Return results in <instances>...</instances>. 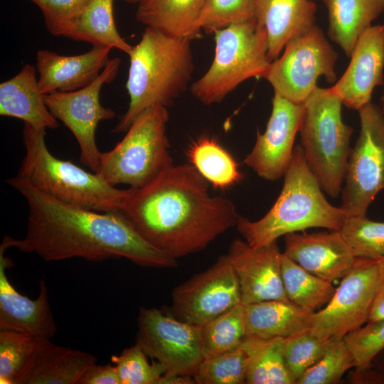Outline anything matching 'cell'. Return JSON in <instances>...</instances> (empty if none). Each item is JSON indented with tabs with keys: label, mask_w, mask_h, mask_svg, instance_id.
<instances>
[{
	"label": "cell",
	"mask_w": 384,
	"mask_h": 384,
	"mask_svg": "<svg viewBox=\"0 0 384 384\" xmlns=\"http://www.w3.org/2000/svg\"><path fill=\"white\" fill-rule=\"evenodd\" d=\"M205 0H141L136 11L137 20L171 36L197 38L196 26Z\"/></svg>",
	"instance_id": "obj_27"
},
{
	"label": "cell",
	"mask_w": 384,
	"mask_h": 384,
	"mask_svg": "<svg viewBox=\"0 0 384 384\" xmlns=\"http://www.w3.org/2000/svg\"><path fill=\"white\" fill-rule=\"evenodd\" d=\"M282 254L277 241L259 247L240 239L231 242L227 256L237 275L244 305L289 301L282 278Z\"/></svg>",
	"instance_id": "obj_16"
},
{
	"label": "cell",
	"mask_w": 384,
	"mask_h": 384,
	"mask_svg": "<svg viewBox=\"0 0 384 384\" xmlns=\"http://www.w3.org/2000/svg\"><path fill=\"white\" fill-rule=\"evenodd\" d=\"M246 355L247 384H294L286 367L284 338L245 336L240 345Z\"/></svg>",
	"instance_id": "obj_28"
},
{
	"label": "cell",
	"mask_w": 384,
	"mask_h": 384,
	"mask_svg": "<svg viewBox=\"0 0 384 384\" xmlns=\"http://www.w3.org/2000/svg\"><path fill=\"white\" fill-rule=\"evenodd\" d=\"M289 301L269 300L245 305L246 336L288 338L309 330L311 314Z\"/></svg>",
	"instance_id": "obj_25"
},
{
	"label": "cell",
	"mask_w": 384,
	"mask_h": 384,
	"mask_svg": "<svg viewBox=\"0 0 384 384\" xmlns=\"http://www.w3.org/2000/svg\"><path fill=\"white\" fill-rule=\"evenodd\" d=\"M46 129L24 123L25 156L15 176L39 192L64 203L110 212L125 192L96 173L53 156L46 143Z\"/></svg>",
	"instance_id": "obj_5"
},
{
	"label": "cell",
	"mask_w": 384,
	"mask_h": 384,
	"mask_svg": "<svg viewBox=\"0 0 384 384\" xmlns=\"http://www.w3.org/2000/svg\"><path fill=\"white\" fill-rule=\"evenodd\" d=\"M186 155L191 164L215 188L225 189L242 178L233 156L213 138L204 137L193 142Z\"/></svg>",
	"instance_id": "obj_29"
},
{
	"label": "cell",
	"mask_w": 384,
	"mask_h": 384,
	"mask_svg": "<svg viewBox=\"0 0 384 384\" xmlns=\"http://www.w3.org/2000/svg\"><path fill=\"white\" fill-rule=\"evenodd\" d=\"M78 384H121V381L114 365L95 363L87 368Z\"/></svg>",
	"instance_id": "obj_41"
},
{
	"label": "cell",
	"mask_w": 384,
	"mask_h": 384,
	"mask_svg": "<svg viewBox=\"0 0 384 384\" xmlns=\"http://www.w3.org/2000/svg\"><path fill=\"white\" fill-rule=\"evenodd\" d=\"M316 10L312 0H255V19L265 31L271 61L289 41L315 26Z\"/></svg>",
	"instance_id": "obj_21"
},
{
	"label": "cell",
	"mask_w": 384,
	"mask_h": 384,
	"mask_svg": "<svg viewBox=\"0 0 384 384\" xmlns=\"http://www.w3.org/2000/svg\"><path fill=\"white\" fill-rule=\"evenodd\" d=\"M9 247L8 236H5L0 245V329L50 340L57 332V326L45 280H40L37 299H31L20 294L11 284L6 272L12 265V261L4 254Z\"/></svg>",
	"instance_id": "obj_18"
},
{
	"label": "cell",
	"mask_w": 384,
	"mask_h": 384,
	"mask_svg": "<svg viewBox=\"0 0 384 384\" xmlns=\"http://www.w3.org/2000/svg\"><path fill=\"white\" fill-rule=\"evenodd\" d=\"M377 260L378 264V287L368 322L384 319V257Z\"/></svg>",
	"instance_id": "obj_42"
},
{
	"label": "cell",
	"mask_w": 384,
	"mask_h": 384,
	"mask_svg": "<svg viewBox=\"0 0 384 384\" xmlns=\"http://www.w3.org/2000/svg\"><path fill=\"white\" fill-rule=\"evenodd\" d=\"M203 358L240 346L246 336L245 305L240 304L201 326Z\"/></svg>",
	"instance_id": "obj_31"
},
{
	"label": "cell",
	"mask_w": 384,
	"mask_h": 384,
	"mask_svg": "<svg viewBox=\"0 0 384 384\" xmlns=\"http://www.w3.org/2000/svg\"><path fill=\"white\" fill-rule=\"evenodd\" d=\"M328 35L350 57L360 36L384 11V0H324Z\"/></svg>",
	"instance_id": "obj_26"
},
{
	"label": "cell",
	"mask_w": 384,
	"mask_h": 384,
	"mask_svg": "<svg viewBox=\"0 0 384 384\" xmlns=\"http://www.w3.org/2000/svg\"><path fill=\"white\" fill-rule=\"evenodd\" d=\"M96 361L90 353L38 338L18 384H78L85 371Z\"/></svg>",
	"instance_id": "obj_22"
},
{
	"label": "cell",
	"mask_w": 384,
	"mask_h": 384,
	"mask_svg": "<svg viewBox=\"0 0 384 384\" xmlns=\"http://www.w3.org/2000/svg\"><path fill=\"white\" fill-rule=\"evenodd\" d=\"M343 339L353 355L355 368L359 370L369 368L384 349V319L368 322Z\"/></svg>",
	"instance_id": "obj_39"
},
{
	"label": "cell",
	"mask_w": 384,
	"mask_h": 384,
	"mask_svg": "<svg viewBox=\"0 0 384 384\" xmlns=\"http://www.w3.org/2000/svg\"><path fill=\"white\" fill-rule=\"evenodd\" d=\"M36 73V67L26 64L16 75L0 84V114L37 128L55 129L58 119L46 105Z\"/></svg>",
	"instance_id": "obj_23"
},
{
	"label": "cell",
	"mask_w": 384,
	"mask_h": 384,
	"mask_svg": "<svg viewBox=\"0 0 384 384\" xmlns=\"http://www.w3.org/2000/svg\"><path fill=\"white\" fill-rule=\"evenodd\" d=\"M198 384H242L246 378V355L240 346L204 358L193 376Z\"/></svg>",
	"instance_id": "obj_33"
},
{
	"label": "cell",
	"mask_w": 384,
	"mask_h": 384,
	"mask_svg": "<svg viewBox=\"0 0 384 384\" xmlns=\"http://www.w3.org/2000/svg\"><path fill=\"white\" fill-rule=\"evenodd\" d=\"M255 0H205L196 26L210 33L255 19Z\"/></svg>",
	"instance_id": "obj_36"
},
{
	"label": "cell",
	"mask_w": 384,
	"mask_h": 384,
	"mask_svg": "<svg viewBox=\"0 0 384 384\" xmlns=\"http://www.w3.org/2000/svg\"><path fill=\"white\" fill-rule=\"evenodd\" d=\"M284 253L311 274L334 282L342 279L357 257L340 230L284 235Z\"/></svg>",
	"instance_id": "obj_19"
},
{
	"label": "cell",
	"mask_w": 384,
	"mask_h": 384,
	"mask_svg": "<svg viewBox=\"0 0 384 384\" xmlns=\"http://www.w3.org/2000/svg\"><path fill=\"white\" fill-rule=\"evenodd\" d=\"M281 273L288 299L311 312L324 307L336 291L333 282L308 272L284 252L281 258Z\"/></svg>",
	"instance_id": "obj_30"
},
{
	"label": "cell",
	"mask_w": 384,
	"mask_h": 384,
	"mask_svg": "<svg viewBox=\"0 0 384 384\" xmlns=\"http://www.w3.org/2000/svg\"><path fill=\"white\" fill-rule=\"evenodd\" d=\"M361 129L351 149L341 190V208L347 218L365 216L384 188V114L370 102L358 110Z\"/></svg>",
	"instance_id": "obj_10"
},
{
	"label": "cell",
	"mask_w": 384,
	"mask_h": 384,
	"mask_svg": "<svg viewBox=\"0 0 384 384\" xmlns=\"http://www.w3.org/2000/svg\"><path fill=\"white\" fill-rule=\"evenodd\" d=\"M355 367L353 355L343 339H331L323 356L296 384H334Z\"/></svg>",
	"instance_id": "obj_35"
},
{
	"label": "cell",
	"mask_w": 384,
	"mask_h": 384,
	"mask_svg": "<svg viewBox=\"0 0 384 384\" xmlns=\"http://www.w3.org/2000/svg\"><path fill=\"white\" fill-rule=\"evenodd\" d=\"M124 1H126L127 3L128 4H138L139 2L141 1V0H124Z\"/></svg>",
	"instance_id": "obj_44"
},
{
	"label": "cell",
	"mask_w": 384,
	"mask_h": 384,
	"mask_svg": "<svg viewBox=\"0 0 384 384\" xmlns=\"http://www.w3.org/2000/svg\"><path fill=\"white\" fill-rule=\"evenodd\" d=\"M171 298L169 313L199 326L242 304L239 282L227 255L175 287Z\"/></svg>",
	"instance_id": "obj_14"
},
{
	"label": "cell",
	"mask_w": 384,
	"mask_h": 384,
	"mask_svg": "<svg viewBox=\"0 0 384 384\" xmlns=\"http://www.w3.org/2000/svg\"><path fill=\"white\" fill-rule=\"evenodd\" d=\"M41 11L46 27L51 33L58 26L71 20L85 7L89 0H29Z\"/></svg>",
	"instance_id": "obj_40"
},
{
	"label": "cell",
	"mask_w": 384,
	"mask_h": 384,
	"mask_svg": "<svg viewBox=\"0 0 384 384\" xmlns=\"http://www.w3.org/2000/svg\"><path fill=\"white\" fill-rule=\"evenodd\" d=\"M191 164L174 165L139 188L125 189L110 211L154 247L177 258L204 250L236 227L233 203L213 196Z\"/></svg>",
	"instance_id": "obj_1"
},
{
	"label": "cell",
	"mask_w": 384,
	"mask_h": 384,
	"mask_svg": "<svg viewBox=\"0 0 384 384\" xmlns=\"http://www.w3.org/2000/svg\"><path fill=\"white\" fill-rule=\"evenodd\" d=\"M381 109H382L383 114H384V102H383V105L381 107Z\"/></svg>",
	"instance_id": "obj_46"
},
{
	"label": "cell",
	"mask_w": 384,
	"mask_h": 384,
	"mask_svg": "<svg viewBox=\"0 0 384 384\" xmlns=\"http://www.w3.org/2000/svg\"><path fill=\"white\" fill-rule=\"evenodd\" d=\"M331 339H322L309 330L284 338V358L294 383L324 354Z\"/></svg>",
	"instance_id": "obj_37"
},
{
	"label": "cell",
	"mask_w": 384,
	"mask_h": 384,
	"mask_svg": "<svg viewBox=\"0 0 384 384\" xmlns=\"http://www.w3.org/2000/svg\"><path fill=\"white\" fill-rule=\"evenodd\" d=\"M111 50L109 47L92 46L89 51L74 55L38 50L36 68L41 92H71L88 85L109 62Z\"/></svg>",
	"instance_id": "obj_20"
},
{
	"label": "cell",
	"mask_w": 384,
	"mask_h": 384,
	"mask_svg": "<svg viewBox=\"0 0 384 384\" xmlns=\"http://www.w3.org/2000/svg\"><path fill=\"white\" fill-rule=\"evenodd\" d=\"M7 183L24 197L28 208L26 235L20 240L9 236L11 247L35 253L48 262L124 257L143 267L177 266L176 259L152 246L114 213L64 203L16 177Z\"/></svg>",
	"instance_id": "obj_2"
},
{
	"label": "cell",
	"mask_w": 384,
	"mask_h": 384,
	"mask_svg": "<svg viewBox=\"0 0 384 384\" xmlns=\"http://www.w3.org/2000/svg\"><path fill=\"white\" fill-rule=\"evenodd\" d=\"M38 338L0 329V383L18 384L36 349Z\"/></svg>",
	"instance_id": "obj_32"
},
{
	"label": "cell",
	"mask_w": 384,
	"mask_h": 384,
	"mask_svg": "<svg viewBox=\"0 0 384 384\" xmlns=\"http://www.w3.org/2000/svg\"><path fill=\"white\" fill-rule=\"evenodd\" d=\"M340 231L356 257L379 260L384 257V222L366 216L348 217Z\"/></svg>",
	"instance_id": "obj_34"
},
{
	"label": "cell",
	"mask_w": 384,
	"mask_h": 384,
	"mask_svg": "<svg viewBox=\"0 0 384 384\" xmlns=\"http://www.w3.org/2000/svg\"><path fill=\"white\" fill-rule=\"evenodd\" d=\"M342 76L332 86L342 104L358 110L384 86V24L372 25L358 38Z\"/></svg>",
	"instance_id": "obj_17"
},
{
	"label": "cell",
	"mask_w": 384,
	"mask_h": 384,
	"mask_svg": "<svg viewBox=\"0 0 384 384\" xmlns=\"http://www.w3.org/2000/svg\"><path fill=\"white\" fill-rule=\"evenodd\" d=\"M147 357L137 343L112 356L121 384H160L166 370L157 361L150 364Z\"/></svg>",
	"instance_id": "obj_38"
},
{
	"label": "cell",
	"mask_w": 384,
	"mask_h": 384,
	"mask_svg": "<svg viewBox=\"0 0 384 384\" xmlns=\"http://www.w3.org/2000/svg\"><path fill=\"white\" fill-rule=\"evenodd\" d=\"M191 41L146 27L129 55L128 109L112 132H127L142 111L156 104L168 107L186 89L194 68Z\"/></svg>",
	"instance_id": "obj_3"
},
{
	"label": "cell",
	"mask_w": 384,
	"mask_h": 384,
	"mask_svg": "<svg viewBox=\"0 0 384 384\" xmlns=\"http://www.w3.org/2000/svg\"><path fill=\"white\" fill-rule=\"evenodd\" d=\"M338 53L322 30L316 25L287 42L280 57L272 60L263 78L277 95L289 101L304 104L324 77L329 83L337 81Z\"/></svg>",
	"instance_id": "obj_9"
},
{
	"label": "cell",
	"mask_w": 384,
	"mask_h": 384,
	"mask_svg": "<svg viewBox=\"0 0 384 384\" xmlns=\"http://www.w3.org/2000/svg\"><path fill=\"white\" fill-rule=\"evenodd\" d=\"M167 107L154 105L132 122L127 134L110 151L102 152L96 172L111 186L139 188L173 164L166 133Z\"/></svg>",
	"instance_id": "obj_7"
},
{
	"label": "cell",
	"mask_w": 384,
	"mask_h": 384,
	"mask_svg": "<svg viewBox=\"0 0 384 384\" xmlns=\"http://www.w3.org/2000/svg\"><path fill=\"white\" fill-rule=\"evenodd\" d=\"M114 0H89L82 11L51 33L95 47L118 49L127 55L133 46L119 33L114 18Z\"/></svg>",
	"instance_id": "obj_24"
},
{
	"label": "cell",
	"mask_w": 384,
	"mask_h": 384,
	"mask_svg": "<svg viewBox=\"0 0 384 384\" xmlns=\"http://www.w3.org/2000/svg\"><path fill=\"white\" fill-rule=\"evenodd\" d=\"M201 330L161 309L141 307L136 343L166 374L193 377L203 359Z\"/></svg>",
	"instance_id": "obj_13"
},
{
	"label": "cell",
	"mask_w": 384,
	"mask_h": 384,
	"mask_svg": "<svg viewBox=\"0 0 384 384\" xmlns=\"http://www.w3.org/2000/svg\"><path fill=\"white\" fill-rule=\"evenodd\" d=\"M373 363L376 365L380 373L384 377V349L374 358Z\"/></svg>",
	"instance_id": "obj_43"
},
{
	"label": "cell",
	"mask_w": 384,
	"mask_h": 384,
	"mask_svg": "<svg viewBox=\"0 0 384 384\" xmlns=\"http://www.w3.org/2000/svg\"><path fill=\"white\" fill-rule=\"evenodd\" d=\"M121 59L113 58L99 76L88 85L71 92L54 91L45 95L46 105L54 117L61 121L73 133L80 149V161L96 173L101 151L96 143V129L102 120L115 117V112L100 103L104 85L117 77Z\"/></svg>",
	"instance_id": "obj_12"
},
{
	"label": "cell",
	"mask_w": 384,
	"mask_h": 384,
	"mask_svg": "<svg viewBox=\"0 0 384 384\" xmlns=\"http://www.w3.org/2000/svg\"><path fill=\"white\" fill-rule=\"evenodd\" d=\"M304 105L299 133L304 159L323 191L336 198L343 188L353 128L343 121V104L332 87H317Z\"/></svg>",
	"instance_id": "obj_6"
},
{
	"label": "cell",
	"mask_w": 384,
	"mask_h": 384,
	"mask_svg": "<svg viewBox=\"0 0 384 384\" xmlns=\"http://www.w3.org/2000/svg\"><path fill=\"white\" fill-rule=\"evenodd\" d=\"M304 114V104L274 94L265 131L257 132L255 144L244 164L267 181H274L284 176L292 158L294 139Z\"/></svg>",
	"instance_id": "obj_15"
},
{
	"label": "cell",
	"mask_w": 384,
	"mask_h": 384,
	"mask_svg": "<svg viewBox=\"0 0 384 384\" xmlns=\"http://www.w3.org/2000/svg\"><path fill=\"white\" fill-rule=\"evenodd\" d=\"M378 282V260L357 257L329 302L311 314L309 332L322 339H343L368 323Z\"/></svg>",
	"instance_id": "obj_11"
},
{
	"label": "cell",
	"mask_w": 384,
	"mask_h": 384,
	"mask_svg": "<svg viewBox=\"0 0 384 384\" xmlns=\"http://www.w3.org/2000/svg\"><path fill=\"white\" fill-rule=\"evenodd\" d=\"M215 34V55L206 72L191 87L201 102L219 103L246 80L263 78L271 60L265 31L255 19L230 25Z\"/></svg>",
	"instance_id": "obj_8"
},
{
	"label": "cell",
	"mask_w": 384,
	"mask_h": 384,
	"mask_svg": "<svg viewBox=\"0 0 384 384\" xmlns=\"http://www.w3.org/2000/svg\"><path fill=\"white\" fill-rule=\"evenodd\" d=\"M346 218L341 207L327 201L306 162L301 145H296L282 189L272 207L255 221L239 216L236 228L245 242L259 247L308 228L340 230Z\"/></svg>",
	"instance_id": "obj_4"
},
{
	"label": "cell",
	"mask_w": 384,
	"mask_h": 384,
	"mask_svg": "<svg viewBox=\"0 0 384 384\" xmlns=\"http://www.w3.org/2000/svg\"><path fill=\"white\" fill-rule=\"evenodd\" d=\"M380 100H381L382 102H384V91H383L382 97H380Z\"/></svg>",
	"instance_id": "obj_45"
}]
</instances>
